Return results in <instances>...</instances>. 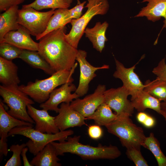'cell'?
<instances>
[{"label":"cell","instance_id":"6da1fadb","mask_svg":"<svg viewBox=\"0 0 166 166\" xmlns=\"http://www.w3.org/2000/svg\"><path fill=\"white\" fill-rule=\"evenodd\" d=\"M65 26L54 30L39 40L38 51L55 72L70 70L75 64L78 50L66 41Z\"/></svg>","mask_w":166,"mask_h":166},{"label":"cell","instance_id":"7a4b0ae2","mask_svg":"<svg viewBox=\"0 0 166 166\" xmlns=\"http://www.w3.org/2000/svg\"><path fill=\"white\" fill-rule=\"evenodd\" d=\"M81 136H69L64 141L50 143L55 148L58 156L64 155L65 153H70L80 156L85 160H113L120 157L121 152L116 146H108L99 144L94 147L82 144L79 142Z\"/></svg>","mask_w":166,"mask_h":166},{"label":"cell","instance_id":"3957f363","mask_svg":"<svg viewBox=\"0 0 166 166\" xmlns=\"http://www.w3.org/2000/svg\"><path fill=\"white\" fill-rule=\"evenodd\" d=\"M77 65L75 63L70 70L56 72L47 78L30 81L26 85L18 86L19 89L36 102L42 103L49 98L51 93L57 87L66 83H72V75Z\"/></svg>","mask_w":166,"mask_h":166},{"label":"cell","instance_id":"277c9868","mask_svg":"<svg viewBox=\"0 0 166 166\" xmlns=\"http://www.w3.org/2000/svg\"><path fill=\"white\" fill-rule=\"evenodd\" d=\"M130 117L117 116V118L105 127L108 131L118 137L126 149H140L146 138L143 128L134 124Z\"/></svg>","mask_w":166,"mask_h":166},{"label":"cell","instance_id":"5b68a950","mask_svg":"<svg viewBox=\"0 0 166 166\" xmlns=\"http://www.w3.org/2000/svg\"><path fill=\"white\" fill-rule=\"evenodd\" d=\"M74 133L72 130L60 131L55 134L43 133L37 130L30 126L15 127L9 132L8 136L18 135L24 136L30 139L26 143V147L31 153L35 156L49 143L66 140L69 136Z\"/></svg>","mask_w":166,"mask_h":166},{"label":"cell","instance_id":"8992f818","mask_svg":"<svg viewBox=\"0 0 166 166\" xmlns=\"http://www.w3.org/2000/svg\"><path fill=\"white\" fill-rule=\"evenodd\" d=\"M0 95L3 102L9 108L7 111L10 115L18 119L35 124L28 114L27 106L34 104V101L21 91L18 85L0 86Z\"/></svg>","mask_w":166,"mask_h":166},{"label":"cell","instance_id":"52a82bcc","mask_svg":"<svg viewBox=\"0 0 166 166\" xmlns=\"http://www.w3.org/2000/svg\"><path fill=\"white\" fill-rule=\"evenodd\" d=\"M85 7L87 8L86 12L79 18L72 20L71 29L65 35L66 41L76 49L89 22L96 15L106 14L109 4L108 0H89Z\"/></svg>","mask_w":166,"mask_h":166},{"label":"cell","instance_id":"ba28073f","mask_svg":"<svg viewBox=\"0 0 166 166\" xmlns=\"http://www.w3.org/2000/svg\"><path fill=\"white\" fill-rule=\"evenodd\" d=\"M55 10L52 9L46 12H40L24 5L18 10V22L36 38L45 31Z\"/></svg>","mask_w":166,"mask_h":166},{"label":"cell","instance_id":"9c48e42d","mask_svg":"<svg viewBox=\"0 0 166 166\" xmlns=\"http://www.w3.org/2000/svg\"><path fill=\"white\" fill-rule=\"evenodd\" d=\"M104 95L105 102L115 111L117 116H132L134 108L128 99L129 93L123 86L106 90Z\"/></svg>","mask_w":166,"mask_h":166},{"label":"cell","instance_id":"30bf717a","mask_svg":"<svg viewBox=\"0 0 166 166\" xmlns=\"http://www.w3.org/2000/svg\"><path fill=\"white\" fill-rule=\"evenodd\" d=\"M86 57L87 52L85 51L78 50L76 60L79 65L80 75L79 85L75 92L80 97L87 93L90 82L97 76L95 72L98 70L109 68V65H106L100 67L94 66L87 61Z\"/></svg>","mask_w":166,"mask_h":166},{"label":"cell","instance_id":"8fae6325","mask_svg":"<svg viewBox=\"0 0 166 166\" xmlns=\"http://www.w3.org/2000/svg\"><path fill=\"white\" fill-rule=\"evenodd\" d=\"M106 90L105 85H99L93 93L82 99L79 98L75 99L70 103V105L85 118L89 117L105 102L104 93Z\"/></svg>","mask_w":166,"mask_h":166},{"label":"cell","instance_id":"7c38bea8","mask_svg":"<svg viewBox=\"0 0 166 166\" xmlns=\"http://www.w3.org/2000/svg\"><path fill=\"white\" fill-rule=\"evenodd\" d=\"M116 70L113 76L116 78L120 79L123 86L133 99L144 87L138 75L134 72L136 64L130 68L125 67L123 64L115 58Z\"/></svg>","mask_w":166,"mask_h":166},{"label":"cell","instance_id":"4fadbf2b","mask_svg":"<svg viewBox=\"0 0 166 166\" xmlns=\"http://www.w3.org/2000/svg\"><path fill=\"white\" fill-rule=\"evenodd\" d=\"M30 126L33 124L15 118L10 115L6 109L3 102H0V159L6 156L8 152L7 137L9 132L14 128L19 126Z\"/></svg>","mask_w":166,"mask_h":166},{"label":"cell","instance_id":"5bb4252c","mask_svg":"<svg viewBox=\"0 0 166 166\" xmlns=\"http://www.w3.org/2000/svg\"><path fill=\"white\" fill-rule=\"evenodd\" d=\"M77 88L75 85L70 83H66L58 88L55 89L50 94L48 99L40 104V107L47 111H54L58 113V105L62 103H70L73 100L80 97L75 92Z\"/></svg>","mask_w":166,"mask_h":166},{"label":"cell","instance_id":"9a60e30c","mask_svg":"<svg viewBox=\"0 0 166 166\" xmlns=\"http://www.w3.org/2000/svg\"><path fill=\"white\" fill-rule=\"evenodd\" d=\"M58 114L55 117V124L60 131L76 127H81L85 124V118L78 112L73 109L70 103L61 104Z\"/></svg>","mask_w":166,"mask_h":166},{"label":"cell","instance_id":"2e32d148","mask_svg":"<svg viewBox=\"0 0 166 166\" xmlns=\"http://www.w3.org/2000/svg\"><path fill=\"white\" fill-rule=\"evenodd\" d=\"M27 109L28 114L35 124V129L49 134H55L60 131L55 123V117L50 116L48 111L38 109L31 105H28Z\"/></svg>","mask_w":166,"mask_h":166},{"label":"cell","instance_id":"e0dca14e","mask_svg":"<svg viewBox=\"0 0 166 166\" xmlns=\"http://www.w3.org/2000/svg\"><path fill=\"white\" fill-rule=\"evenodd\" d=\"M29 30L20 25L18 29L7 33L3 42H6L22 49L38 51L39 43L34 41ZM2 42V43H3Z\"/></svg>","mask_w":166,"mask_h":166},{"label":"cell","instance_id":"ac0fdd59","mask_svg":"<svg viewBox=\"0 0 166 166\" xmlns=\"http://www.w3.org/2000/svg\"><path fill=\"white\" fill-rule=\"evenodd\" d=\"M142 2H147V5L134 17H145L154 22L163 17L164 24L160 32L164 28H166V0H142Z\"/></svg>","mask_w":166,"mask_h":166},{"label":"cell","instance_id":"d6986e66","mask_svg":"<svg viewBox=\"0 0 166 166\" xmlns=\"http://www.w3.org/2000/svg\"><path fill=\"white\" fill-rule=\"evenodd\" d=\"M109 24L105 21L101 23L97 22L92 28H86L84 33L92 44L93 48L101 53L105 47V42L108 41L105 34Z\"/></svg>","mask_w":166,"mask_h":166},{"label":"cell","instance_id":"ffe728a7","mask_svg":"<svg viewBox=\"0 0 166 166\" xmlns=\"http://www.w3.org/2000/svg\"><path fill=\"white\" fill-rule=\"evenodd\" d=\"M18 6H13L0 15V43L3 42L5 35L16 30L20 25L18 22Z\"/></svg>","mask_w":166,"mask_h":166},{"label":"cell","instance_id":"44dd1931","mask_svg":"<svg viewBox=\"0 0 166 166\" xmlns=\"http://www.w3.org/2000/svg\"><path fill=\"white\" fill-rule=\"evenodd\" d=\"M131 101L134 108L139 112L150 109L161 114V101L144 89L139 92Z\"/></svg>","mask_w":166,"mask_h":166},{"label":"cell","instance_id":"7402d4cb","mask_svg":"<svg viewBox=\"0 0 166 166\" xmlns=\"http://www.w3.org/2000/svg\"><path fill=\"white\" fill-rule=\"evenodd\" d=\"M56 149L50 143L39 151L30 162L32 166H61Z\"/></svg>","mask_w":166,"mask_h":166},{"label":"cell","instance_id":"603a6c76","mask_svg":"<svg viewBox=\"0 0 166 166\" xmlns=\"http://www.w3.org/2000/svg\"><path fill=\"white\" fill-rule=\"evenodd\" d=\"M18 67L12 61L0 57V82L2 85H18Z\"/></svg>","mask_w":166,"mask_h":166},{"label":"cell","instance_id":"cb8c5ba5","mask_svg":"<svg viewBox=\"0 0 166 166\" xmlns=\"http://www.w3.org/2000/svg\"><path fill=\"white\" fill-rule=\"evenodd\" d=\"M19 58L32 67L41 69L48 75H51L56 72L38 51L23 49Z\"/></svg>","mask_w":166,"mask_h":166},{"label":"cell","instance_id":"d4e9b609","mask_svg":"<svg viewBox=\"0 0 166 166\" xmlns=\"http://www.w3.org/2000/svg\"><path fill=\"white\" fill-rule=\"evenodd\" d=\"M73 19L71 18L68 8H59L55 10L53 14L50 17L45 31L38 37L37 40L40 38L54 30L65 26L70 23Z\"/></svg>","mask_w":166,"mask_h":166},{"label":"cell","instance_id":"484cf974","mask_svg":"<svg viewBox=\"0 0 166 166\" xmlns=\"http://www.w3.org/2000/svg\"><path fill=\"white\" fill-rule=\"evenodd\" d=\"M110 107L105 103L101 104L90 116L86 120H93L96 124L100 126H106L114 121L117 117L113 113Z\"/></svg>","mask_w":166,"mask_h":166},{"label":"cell","instance_id":"4316f807","mask_svg":"<svg viewBox=\"0 0 166 166\" xmlns=\"http://www.w3.org/2000/svg\"><path fill=\"white\" fill-rule=\"evenodd\" d=\"M144 84L145 91L160 101H166L165 81L157 77L154 80H147Z\"/></svg>","mask_w":166,"mask_h":166},{"label":"cell","instance_id":"83f0119b","mask_svg":"<svg viewBox=\"0 0 166 166\" xmlns=\"http://www.w3.org/2000/svg\"><path fill=\"white\" fill-rule=\"evenodd\" d=\"M142 146L149 150L155 157L159 166H166V156L162 151L160 143L152 132L146 137Z\"/></svg>","mask_w":166,"mask_h":166},{"label":"cell","instance_id":"f1b7e54d","mask_svg":"<svg viewBox=\"0 0 166 166\" xmlns=\"http://www.w3.org/2000/svg\"><path fill=\"white\" fill-rule=\"evenodd\" d=\"M73 1V0H35L24 6L31 7L38 11L47 9L68 8Z\"/></svg>","mask_w":166,"mask_h":166},{"label":"cell","instance_id":"f546056e","mask_svg":"<svg viewBox=\"0 0 166 166\" xmlns=\"http://www.w3.org/2000/svg\"><path fill=\"white\" fill-rule=\"evenodd\" d=\"M23 49L6 42L0 43V57L12 61L19 57Z\"/></svg>","mask_w":166,"mask_h":166},{"label":"cell","instance_id":"4dcf8cb0","mask_svg":"<svg viewBox=\"0 0 166 166\" xmlns=\"http://www.w3.org/2000/svg\"><path fill=\"white\" fill-rule=\"evenodd\" d=\"M26 147V143L21 144L12 145L10 148V150L13 152L11 157L7 161L5 166H21L22 165L20 155L22 149Z\"/></svg>","mask_w":166,"mask_h":166},{"label":"cell","instance_id":"1f68e13d","mask_svg":"<svg viewBox=\"0 0 166 166\" xmlns=\"http://www.w3.org/2000/svg\"><path fill=\"white\" fill-rule=\"evenodd\" d=\"M126 154L128 158L132 161L136 166H148L147 162L142 155L140 149L135 148H127Z\"/></svg>","mask_w":166,"mask_h":166},{"label":"cell","instance_id":"d6a6232c","mask_svg":"<svg viewBox=\"0 0 166 166\" xmlns=\"http://www.w3.org/2000/svg\"><path fill=\"white\" fill-rule=\"evenodd\" d=\"M152 72L157 77L166 82V63L165 58L162 59L156 66L154 68Z\"/></svg>","mask_w":166,"mask_h":166},{"label":"cell","instance_id":"836d02e7","mask_svg":"<svg viewBox=\"0 0 166 166\" xmlns=\"http://www.w3.org/2000/svg\"><path fill=\"white\" fill-rule=\"evenodd\" d=\"M88 134L89 137L94 140L101 138L103 135V131L100 126L97 124L90 125L88 129Z\"/></svg>","mask_w":166,"mask_h":166},{"label":"cell","instance_id":"e575fe53","mask_svg":"<svg viewBox=\"0 0 166 166\" xmlns=\"http://www.w3.org/2000/svg\"><path fill=\"white\" fill-rule=\"evenodd\" d=\"M26 0H0V11H5L10 8L22 3Z\"/></svg>","mask_w":166,"mask_h":166},{"label":"cell","instance_id":"d590c367","mask_svg":"<svg viewBox=\"0 0 166 166\" xmlns=\"http://www.w3.org/2000/svg\"><path fill=\"white\" fill-rule=\"evenodd\" d=\"M86 3V1H85L82 3H77L74 7L69 9L70 15L72 19H77L81 17Z\"/></svg>","mask_w":166,"mask_h":166},{"label":"cell","instance_id":"8d00e7d4","mask_svg":"<svg viewBox=\"0 0 166 166\" xmlns=\"http://www.w3.org/2000/svg\"><path fill=\"white\" fill-rule=\"evenodd\" d=\"M156 123L155 120L154 118L148 115L146 119L142 124L145 127L147 128L153 127Z\"/></svg>","mask_w":166,"mask_h":166},{"label":"cell","instance_id":"74e56055","mask_svg":"<svg viewBox=\"0 0 166 166\" xmlns=\"http://www.w3.org/2000/svg\"><path fill=\"white\" fill-rule=\"evenodd\" d=\"M28 150V148L26 147L22 149L21 152V155L22 157L23 165L24 166H32L30 162L29 161L26 156V154Z\"/></svg>","mask_w":166,"mask_h":166},{"label":"cell","instance_id":"f35d334b","mask_svg":"<svg viewBox=\"0 0 166 166\" xmlns=\"http://www.w3.org/2000/svg\"><path fill=\"white\" fill-rule=\"evenodd\" d=\"M148 114L143 112H140L136 115L138 121L142 124L146 119Z\"/></svg>","mask_w":166,"mask_h":166},{"label":"cell","instance_id":"ab89813d","mask_svg":"<svg viewBox=\"0 0 166 166\" xmlns=\"http://www.w3.org/2000/svg\"><path fill=\"white\" fill-rule=\"evenodd\" d=\"M161 109L166 112V101L161 102Z\"/></svg>","mask_w":166,"mask_h":166},{"label":"cell","instance_id":"60d3db41","mask_svg":"<svg viewBox=\"0 0 166 166\" xmlns=\"http://www.w3.org/2000/svg\"><path fill=\"white\" fill-rule=\"evenodd\" d=\"M164 118L165 120L166 121V112L162 110L161 112V114Z\"/></svg>","mask_w":166,"mask_h":166},{"label":"cell","instance_id":"b9f144b4","mask_svg":"<svg viewBox=\"0 0 166 166\" xmlns=\"http://www.w3.org/2000/svg\"><path fill=\"white\" fill-rule=\"evenodd\" d=\"M77 0V3H81V2H80V0ZM87 1H89V0H87Z\"/></svg>","mask_w":166,"mask_h":166}]
</instances>
